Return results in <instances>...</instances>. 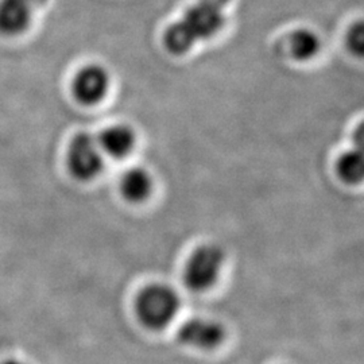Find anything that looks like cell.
<instances>
[{"mask_svg":"<svg viewBox=\"0 0 364 364\" xmlns=\"http://www.w3.org/2000/svg\"><path fill=\"white\" fill-rule=\"evenodd\" d=\"M181 306L174 289L164 284L144 287L135 302V312L146 328L159 331L173 323Z\"/></svg>","mask_w":364,"mask_h":364,"instance_id":"1","label":"cell"},{"mask_svg":"<svg viewBox=\"0 0 364 364\" xmlns=\"http://www.w3.org/2000/svg\"><path fill=\"white\" fill-rule=\"evenodd\" d=\"M225 263L224 250L213 245H203L189 257L183 269V282L192 291L204 293L220 279Z\"/></svg>","mask_w":364,"mask_h":364,"instance_id":"2","label":"cell"},{"mask_svg":"<svg viewBox=\"0 0 364 364\" xmlns=\"http://www.w3.org/2000/svg\"><path fill=\"white\" fill-rule=\"evenodd\" d=\"M66 165L69 173L81 182L95 180L105 166V154L97 138L90 132L76 134L68 147Z\"/></svg>","mask_w":364,"mask_h":364,"instance_id":"3","label":"cell"},{"mask_svg":"<svg viewBox=\"0 0 364 364\" xmlns=\"http://www.w3.org/2000/svg\"><path fill=\"white\" fill-rule=\"evenodd\" d=\"M177 338L182 346L201 351H213L224 343L225 329L219 321L195 317L180 326Z\"/></svg>","mask_w":364,"mask_h":364,"instance_id":"4","label":"cell"},{"mask_svg":"<svg viewBox=\"0 0 364 364\" xmlns=\"http://www.w3.org/2000/svg\"><path fill=\"white\" fill-rule=\"evenodd\" d=\"M109 90V75L103 66H82L72 81V93L78 103L92 107L102 103Z\"/></svg>","mask_w":364,"mask_h":364,"instance_id":"5","label":"cell"},{"mask_svg":"<svg viewBox=\"0 0 364 364\" xmlns=\"http://www.w3.org/2000/svg\"><path fill=\"white\" fill-rule=\"evenodd\" d=\"M36 11L28 0H0V36L18 38L26 34Z\"/></svg>","mask_w":364,"mask_h":364,"instance_id":"6","label":"cell"},{"mask_svg":"<svg viewBox=\"0 0 364 364\" xmlns=\"http://www.w3.org/2000/svg\"><path fill=\"white\" fill-rule=\"evenodd\" d=\"M182 21L198 39H209L216 36L224 26V14L219 7L198 1L189 7Z\"/></svg>","mask_w":364,"mask_h":364,"instance_id":"7","label":"cell"},{"mask_svg":"<svg viewBox=\"0 0 364 364\" xmlns=\"http://www.w3.org/2000/svg\"><path fill=\"white\" fill-rule=\"evenodd\" d=\"M99 146L105 156L111 158H124L135 147V132L126 124H115L102 131L97 138Z\"/></svg>","mask_w":364,"mask_h":364,"instance_id":"8","label":"cell"},{"mask_svg":"<svg viewBox=\"0 0 364 364\" xmlns=\"http://www.w3.org/2000/svg\"><path fill=\"white\" fill-rule=\"evenodd\" d=\"M154 189V181L151 174L142 168H131L124 171L120 180V192L130 203H144Z\"/></svg>","mask_w":364,"mask_h":364,"instance_id":"9","label":"cell"},{"mask_svg":"<svg viewBox=\"0 0 364 364\" xmlns=\"http://www.w3.org/2000/svg\"><path fill=\"white\" fill-rule=\"evenodd\" d=\"M287 49L291 58L299 63H306L318 54L321 49V42L318 36L312 30L299 28L289 37Z\"/></svg>","mask_w":364,"mask_h":364,"instance_id":"10","label":"cell"},{"mask_svg":"<svg viewBox=\"0 0 364 364\" xmlns=\"http://www.w3.org/2000/svg\"><path fill=\"white\" fill-rule=\"evenodd\" d=\"M164 42H165L166 49L171 54L182 55V54L189 52L195 46L197 38L192 33V30L181 19L168 27V30L165 31V36H164Z\"/></svg>","mask_w":364,"mask_h":364,"instance_id":"11","label":"cell"},{"mask_svg":"<svg viewBox=\"0 0 364 364\" xmlns=\"http://www.w3.org/2000/svg\"><path fill=\"white\" fill-rule=\"evenodd\" d=\"M338 173L340 178L350 185L363 181L364 154L360 146L346 151L338 158Z\"/></svg>","mask_w":364,"mask_h":364,"instance_id":"12","label":"cell"},{"mask_svg":"<svg viewBox=\"0 0 364 364\" xmlns=\"http://www.w3.org/2000/svg\"><path fill=\"white\" fill-rule=\"evenodd\" d=\"M348 48L355 55H363L364 53V25L362 21L356 22L350 28L347 36Z\"/></svg>","mask_w":364,"mask_h":364,"instance_id":"13","label":"cell"},{"mask_svg":"<svg viewBox=\"0 0 364 364\" xmlns=\"http://www.w3.org/2000/svg\"><path fill=\"white\" fill-rule=\"evenodd\" d=\"M198 1H203V3H207V4H212V6H215V7L221 9V7L225 6L230 0H198Z\"/></svg>","mask_w":364,"mask_h":364,"instance_id":"14","label":"cell"},{"mask_svg":"<svg viewBox=\"0 0 364 364\" xmlns=\"http://www.w3.org/2000/svg\"><path fill=\"white\" fill-rule=\"evenodd\" d=\"M30 1V4L36 9V10H38V9H42L49 0H28Z\"/></svg>","mask_w":364,"mask_h":364,"instance_id":"15","label":"cell"},{"mask_svg":"<svg viewBox=\"0 0 364 364\" xmlns=\"http://www.w3.org/2000/svg\"><path fill=\"white\" fill-rule=\"evenodd\" d=\"M0 364H26L25 362H22V360H18V359H9V360H6V362H3V363Z\"/></svg>","mask_w":364,"mask_h":364,"instance_id":"16","label":"cell"}]
</instances>
